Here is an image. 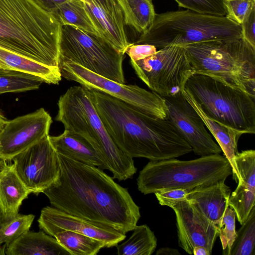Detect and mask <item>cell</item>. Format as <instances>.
Here are the masks:
<instances>
[{"label": "cell", "instance_id": "cell-1", "mask_svg": "<svg viewBox=\"0 0 255 255\" xmlns=\"http://www.w3.org/2000/svg\"><path fill=\"white\" fill-rule=\"evenodd\" d=\"M57 155L59 177L43 192L53 207L125 235L133 230L140 217L139 207L127 188L96 166Z\"/></svg>", "mask_w": 255, "mask_h": 255}, {"label": "cell", "instance_id": "cell-2", "mask_svg": "<svg viewBox=\"0 0 255 255\" xmlns=\"http://www.w3.org/2000/svg\"><path fill=\"white\" fill-rule=\"evenodd\" d=\"M89 90L109 135L128 156L157 161L176 158L192 151L190 145L166 119L150 116L105 93Z\"/></svg>", "mask_w": 255, "mask_h": 255}, {"label": "cell", "instance_id": "cell-3", "mask_svg": "<svg viewBox=\"0 0 255 255\" xmlns=\"http://www.w3.org/2000/svg\"><path fill=\"white\" fill-rule=\"evenodd\" d=\"M61 24L40 0H0V47L58 67Z\"/></svg>", "mask_w": 255, "mask_h": 255}, {"label": "cell", "instance_id": "cell-4", "mask_svg": "<svg viewBox=\"0 0 255 255\" xmlns=\"http://www.w3.org/2000/svg\"><path fill=\"white\" fill-rule=\"evenodd\" d=\"M55 120L66 130L87 139L100 153L119 181L132 178L136 172L133 158L126 155L107 131L93 102L89 90L81 85L69 88L58 101Z\"/></svg>", "mask_w": 255, "mask_h": 255}, {"label": "cell", "instance_id": "cell-5", "mask_svg": "<svg viewBox=\"0 0 255 255\" xmlns=\"http://www.w3.org/2000/svg\"><path fill=\"white\" fill-rule=\"evenodd\" d=\"M242 38L240 25L225 16H216L190 10L156 14L150 28L133 44H148L162 48L183 46L201 42Z\"/></svg>", "mask_w": 255, "mask_h": 255}, {"label": "cell", "instance_id": "cell-6", "mask_svg": "<svg viewBox=\"0 0 255 255\" xmlns=\"http://www.w3.org/2000/svg\"><path fill=\"white\" fill-rule=\"evenodd\" d=\"M182 47L195 72L215 77L255 97V47L243 38Z\"/></svg>", "mask_w": 255, "mask_h": 255}, {"label": "cell", "instance_id": "cell-7", "mask_svg": "<svg viewBox=\"0 0 255 255\" xmlns=\"http://www.w3.org/2000/svg\"><path fill=\"white\" fill-rule=\"evenodd\" d=\"M231 175L228 160L220 154L201 156L190 160L174 158L149 161L140 171L137 185L144 195L175 188L189 192L226 180Z\"/></svg>", "mask_w": 255, "mask_h": 255}, {"label": "cell", "instance_id": "cell-8", "mask_svg": "<svg viewBox=\"0 0 255 255\" xmlns=\"http://www.w3.org/2000/svg\"><path fill=\"white\" fill-rule=\"evenodd\" d=\"M184 89L210 118L242 134L255 133V97L215 77L197 72L188 79Z\"/></svg>", "mask_w": 255, "mask_h": 255}, {"label": "cell", "instance_id": "cell-9", "mask_svg": "<svg viewBox=\"0 0 255 255\" xmlns=\"http://www.w3.org/2000/svg\"><path fill=\"white\" fill-rule=\"evenodd\" d=\"M124 54L103 38L73 25H61L59 62H70L103 77L125 84Z\"/></svg>", "mask_w": 255, "mask_h": 255}, {"label": "cell", "instance_id": "cell-10", "mask_svg": "<svg viewBox=\"0 0 255 255\" xmlns=\"http://www.w3.org/2000/svg\"><path fill=\"white\" fill-rule=\"evenodd\" d=\"M130 63L138 78L162 97L183 93L188 79L194 73L183 47L170 45Z\"/></svg>", "mask_w": 255, "mask_h": 255}, {"label": "cell", "instance_id": "cell-11", "mask_svg": "<svg viewBox=\"0 0 255 255\" xmlns=\"http://www.w3.org/2000/svg\"><path fill=\"white\" fill-rule=\"evenodd\" d=\"M61 76L89 89L98 90L130 104L150 116L166 119L164 99L135 85L120 83L97 74L78 64L59 62Z\"/></svg>", "mask_w": 255, "mask_h": 255}, {"label": "cell", "instance_id": "cell-12", "mask_svg": "<svg viewBox=\"0 0 255 255\" xmlns=\"http://www.w3.org/2000/svg\"><path fill=\"white\" fill-rule=\"evenodd\" d=\"M16 174L30 193L36 195L59 178L60 167L58 155L48 135L12 160Z\"/></svg>", "mask_w": 255, "mask_h": 255}, {"label": "cell", "instance_id": "cell-13", "mask_svg": "<svg viewBox=\"0 0 255 255\" xmlns=\"http://www.w3.org/2000/svg\"><path fill=\"white\" fill-rule=\"evenodd\" d=\"M163 98L167 107L166 119L173 125L195 154L201 156L222 152L220 147L183 93Z\"/></svg>", "mask_w": 255, "mask_h": 255}, {"label": "cell", "instance_id": "cell-14", "mask_svg": "<svg viewBox=\"0 0 255 255\" xmlns=\"http://www.w3.org/2000/svg\"><path fill=\"white\" fill-rule=\"evenodd\" d=\"M52 118L44 108L7 121L0 131V159L10 161L49 135Z\"/></svg>", "mask_w": 255, "mask_h": 255}, {"label": "cell", "instance_id": "cell-15", "mask_svg": "<svg viewBox=\"0 0 255 255\" xmlns=\"http://www.w3.org/2000/svg\"><path fill=\"white\" fill-rule=\"evenodd\" d=\"M171 208L175 214L179 246L190 255L195 247L202 246L211 255L218 227L189 201H180Z\"/></svg>", "mask_w": 255, "mask_h": 255}, {"label": "cell", "instance_id": "cell-16", "mask_svg": "<svg viewBox=\"0 0 255 255\" xmlns=\"http://www.w3.org/2000/svg\"><path fill=\"white\" fill-rule=\"evenodd\" d=\"M37 221L101 241L106 248L116 247L126 238L125 234L111 226L69 214L55 207L43 208Z\"/></svg>", "mask_w": 255, "mask_h": 255}, {"label": "cell", "instance_id": "cell-17", "mask_svg": "<svg viewBox=\"0 0 255 255\" xmlns=\"http://www.w3.org/2000/svg\"><path fill=\"white\" fill-rule=\"evenodd\" d=\"M231 193L225 180L195 188L188 192L187 198L204 216L219 228Z\"/></svg>", "mask_w": 255, "mask_h": 255}, {"label": "cell", "instance_id": "cell-18", "mask_svg": "<svg viewBox=\"0 0 255 255\" xmlns=\"http://www.w3.org/2000/svg\"><path fill=\"white\" fill-rule=\"evenodd\" d=\"M56 152L77 161L95 166L102 170L109 168L100 153L84 137L74 131L64 129L58 136H50Z\"/></svg>", "mask_w": 255, "mask_h": 255}, {"label": "cell", "instance_id": "cell-19", "mask_svg": "<svg viewBox=\"0 0 255 255\" xmlns=\"http://www.w3.org/2000/svg\"><path fill=\"white\" fill-rule=\"evenodd\" d=\"M183 93L186 100L200 116L206 128L218 142L231 166L234 180L238 184H242L243 181L237 168L235 155L238 152V142L242 134L209 117L189 92L184 89Z\"/></svg>", "mask_w": 255, "mask_h": 255}, {"label": "cell", "instance_id": "cell-20", "mask_svg": "<svg viewBox=\"0 0 255 255\" xmlns=\"http://www.w3.org/2000/svg\"><path fill=\"white\" fill-rule=\"evenodd\" d=\"M85 8L101 37L119 52L125 54L132 44L126 33L123 21L105 12L95 0H85Z\"/></svg>", "mask_w": 255, "mask_h": 255}, {"label": "cell", "instance_id": "cell-21", "mask_svg": "<svg viewBox=\"0 0 255 255\" xmlns=\"http://www.w3.org/2000/svg\"><path fill=\"white\" fill-rule=\"evenodd\" d=\"M7 255H71L53 237L27 231L5 246Z\"/></svg>", "mask_w": 255, "mask_h": 255}, {"label": "cell", "instance_id": "cell-22", "mask_svg": "<svg viewBox=\"0 0 255 255\" xmlns=\"http://www.w3.org/2000/svg\"><path fill=\"white\" fill-rule=\"evenodd\" d=\"M30 194L19 179L13 164L0 175V204L2 216L9 218L18 214L23 200Z\"/></svg>", "mask_w": 255, "mask_h": 255}, {"label": "cell", "instance_id": "cell-23", "mask_svg": "<svg viewBox=\"0 0 255 255\" xmlns=\"http://www.w3.org/2000/svg\"><path fill=\"white\" fill-rule=\"evenodd\" d=\"M38 225L45 233L55 238L71 255H96L106 248L102 241L76 232L48 224L38 223Z\"/></svg>", "mask_w": 255, "mask_h": 255}, {"label": "cell", "instance_id": "cell-24", "mask_svg": "<svg viewBox=\"0 0 255 255\" xmlns=\"http://www.w3.org/2000/svg\"><path fill=\"white\" fill-rule=\"evenodd\" d=\"M0 68L34 75L50 84H58L62 79L59 67L39 63L0 47Z\"/></svg>", "mask_w": 255, "mask_h": 255}, {"label": "cell", "instance_id": "cell-25", "mask_svg": "<svg viewBox=\"0 0 255 255\" xmlns=\"http://www.w3.org/2000/svg\"><path fill=\"white\" fill-rule=\"evenodd\" d=\"M125 25L143 34L152 25L156 15L152 0H117Z\"/></svg>", "mask_w": 255, "mask_h": 255}, {"label": "cell", "instance_id": "cell-26", "mask_svg": "<svg viewBox=\"0 0 255 255\" xmlns=\"http://www.w3.org/2000/svg\"><path fill=\"white\" fill-rule=\"evenodd\" d=\"M84 3L80 0H67L57 5L51 12L61 25H75L102 37L92 21Z\"/></svg>", "mask_w": 255, "mask_h": 255}, {"label": "cell", "instance_id": "cell-27", "mask_svg": "<svg viewBox=\"0 0 255 255\" xmlns=\"http://www.w3.org/2000/svg\"><path fill=\"white\" fill-rule=\"evenodd\" d=\"M130 238L116 247L118 255H151L157 247L154 233L147 225L136 226Z\"/></svg>", "mask_w": 255, "mask_h": 255}, {"label": "cell", "instance_id": "cell-28", "mask_svg": "<svg viewBox=\"0 0 255 255\" xmlns=\"http://www.w3.org/2000/svg\"><path fill=\"white\" fill-rule=\"evenodd\" d=\"M43 83L34 75L0 68V94L36 90Z\"/></svg>", "mask_w": 255, "mask_h": 255}, {"label": "cell", "instance_id": "cell-29", "mask_svg": "<svg viewBox=\"0 0 255 255\" xmlns=\"http://www.w3.org/2000/svg\"><path fill=\"white\" fill-rule=\"evenodd\" d=\"M241 225L227 255H255V206Z\"/></svg>", "mask_w": 255, "mask_h": 255}, {"label": "cell", "instance_id": "cell-30", "mask_svg": "<svg viewBox=\"0 0 255 255\" xmlns=\"http://www.w3.org/2000/svg\"><path fill=\"white\" fill-rule=\"evenodd\" d=\"M34 217L32 214L18 213L9 218L1 215L0 217V244L4 243L7 246L29 231Z\"/></svg>", "mask_w": 255, "mask_h": 255}, {"label": "cell", "instance_id": "cell-31", "mask_svg": "<svg viewBox=\"0 0 255 255\" xmlns=\"http://www.w3.org/2000/svg\"><path fill=\"white\" fill-rule=\"evenodd\" d=\"M228 204L235 211L238 221L242 225L255 206V190L244 183L238 184L236 189L231 193Z\"/></svg>", "mask_w": 255, "mask_h": 255}, {"label": "cell", "instance_id": "cell-32", "mask_svg": "<svg viewBox=\"0 0 255 255\" xmlns=\"http://www.w3.org/2000/svg\"><path fill=\"white\" fill-rule=\"evenodd\" d=\"M235 161L242 183L255 190V150L238 152L235 155Z\"/></svg>", "mask_w": 255, "mask_h": 255}, {"label": "cell", "instance_id": "cell-33", "mask_svg": "<svg viewBox=\"0 0 255 255\" xmlns=\"http://www.w3.org/2000/svg\"><path fill=\"white\" fill-rule=\"evenodd\" d=\"M236 218L235 211L229 206L225 212L219 228V236L224 255H228L237 235Z\"/></svg>", "mask_w": 255, "mask_h": 255}, {"label": "cell", "instance_id": "cell-34", "mask_svg": "<svg viewBox=\"0 0 255 255\" xmlns=\"http://www.w3.org/2000/svg\"><path fill=\"white\" fill-rule=\"evenodd\" d=\"M178 6L206 14L225 16L222 0H174Z\"/></svg>", "mask_w": 255, "mask_h": 255}, {"label": "cell", "instance_id": "cell-35", "mask_svg": "<svg viewBox=\"0 0 255 255\" xmlns=\"http://www.w3.org/2000/svg\"><path fill=\"white\" fill-rule=\"evenodd\" d=\"M226 15L240 25L246 15L255 7V0H222Z\"/></svg>", "mask_w": 255, "mask_h": 255}, {"label": "cell", "instance_id": "cell-36", "mask_svg": "<svg viewBox=\"0 0 255 255\" xmlns=\"http://www.w3.org/2000/svg\"><path fill=\"white\" fill-rule=\"evenodd\" d=\"M154 194L160 205L170 208L180 201H189L187 198L188 191L184 189L164 190Z\"/></svg>", "mask_w": 255, "mask_h": 255}, {"label": "cell", "instance_id": "cell-37", "mask_svg": "<svg viewBox=\"0 0 255 255\" xmlns=\"http://www.w3.org/2000/svg\"><path fill=\"white\" fill-rule=\"evenodd\" d=\"M241 26L242 38L255 47V7L246 15Z\"/></svg>", "mask_w": 255, "mask_h": 255}, {"label": "cell", "instance_id": "cell-38", "mask_svg": "<svg viewBox=\"0 0 255 255\" xmlns=\"http://www.w3.org/2000/svg\"><path fill=\"white\" fill-rule=\"evenodd\" d=\"M157 48L148 44H131L126 51L130 60L137 61L144 59L157 51Z\"/></svg>", "mask_w": 255, "mask_h": 255}, {"label": "cell", "instance_id": "cell-39", "mask_svg": "<svg viewBox=\"0 0 255 255\" xmlns=\"http://www.w3.org/2000/svg\"><path fill=\"white\" fill-rule=\"evenodd\" d=\"M100 7L110 16L124 21L122 9L117 0H95Z\"/></svg>", "mask_w": 255, "mask_h": 255}, {"label": "cell", "instance_id": "cell-40", "mask_svg": "<svg viewBox=\"0 0 255 255\" xmlns=\"http://www.w3.org/2000/svg\"><path fill=\"white\" fill-rule=\"evenodd\" d=\"M180 253L178 250L169 247H163L158 249L156 255H178Z\"/></svg>", "mask_w": 255, "mask_h": 255}, {"label": "cell", "instance_id": "cell-41", "mask_svg": "<svg viewBox=\"0 0 255 255\" xmlns=\"http://www.w3.org/2000/svg\"><path fill=\"white\" fill-rule=\"evenodd\" d=\"M44 5L51 11L57 5L67 0H40Z\"/></svg>", "mask_w": 255, "mask_h": 255}, {"label": "cell", "instance_id": "cell-42", "mask_svg": "<svg viewBox=\"0 0 255 255\" xmlns=\"http://www.w3.org/2000/svg\"><path fill=\"white\" fill-rule=\"evenodd\" d=\"M193 255H211V254L205 248L202 246H196L193 249Z\"/></svg>", "mask_w": 255, "mask_h": 255}, {"label": "cell", "instance_id": "cell-43", "mask_svg": "<svg viewBox=\"0 0 255 255\" xmlns=\"http://www.w3.org/2000/svg\"><path fill=\"white\" fill-rule=\"evenodd\" d=\"M7 120L0 109V131L3 128Z\"/></svg>", "mask_w": 255, "mask_h": 255}, {"label": "cell", "instance_id": "cell-44", "mask_svg": "<svg viewBox=\"0 0 255 255\" xmlns=\"http://www.w3.org/2000/svg\"><path fill=\"white\" fill-rule=\"evenodd\" d=\"M8 165L6 163V161L0 159V175L6 169Z\"/></svg>", "mask_w": 255, "mask_h": 255}, {"label": "cell", "instance_id": "cell-45", "mask_svg": "<svg viewBox=\"0 0 255 255\" xmlns=\"http://www.w3.org/2000/svg\"><path fill=\"white\" fill-rule=\"evenodd\" d=\"M0 244V255H5V250L1 247Z\"/></svg>", "mask_w": 255, "mask_h": 255}, {"label": "cell", "instance_id": "cell-46", "mask_svg": "<svg viewBox=\"0 0 255 255\" xmlns=\"http://www.w3.org/2000/svg\"><path fill=\"white\" fill-rule=\"evenodd\" d=\"M1 215H2V213H1V207H0V217L1 216Z\"/></svg>", "mask_w": 255, "mask_h": 255}, {"label": "cell", "instance_id": "cell-47", "mask_svg": "<svg viewBox=\"0 0 255 255\" xmlns=\"http://www.w3.org/2000/svg\"><path fill=\"white\" fill-rule=\"evenodd\" d=\"M81 0L82 1H83V2H86L85 0Z\"/></svg>", "mask_w": 255, "mask_h": 255}]
</instances>
